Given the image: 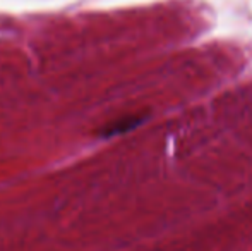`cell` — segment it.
Instances as JSON below:
<instances>
[{
    "instance_id": "obj_1",
    "label": "cell",
    "mask_w": 252,
    "mask_h": 251,
    "mask_svg": "<svg viewBox=\"0 0 252 251\" xmlns=\"http://www.w3.org/2000/svg\"><path fill=\"white\" fill-rule=\"evenodd\" d=\"M141 122V119H126V121H122V122H115V124H112L108 127V129L105 131V136H112V134H119V133H122V131H127V129H130V127H134L136 124H139Z\"/></svg>"
}]
</instances>
